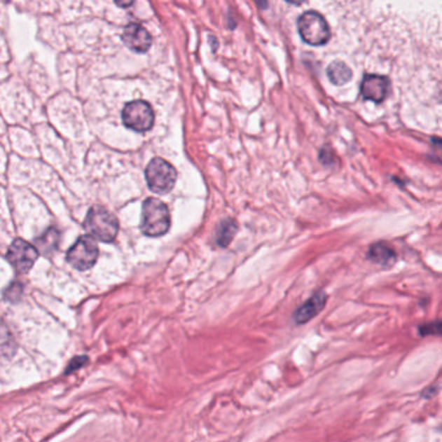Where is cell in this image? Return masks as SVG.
I'll return each mask as SVG.
<instances>
[{"label":"cell","mask_w":442,"mask_h":442,"mask_svg":"<svg viewBox=\"0 0 442 442\" xmlns=\"http://www.w3.org/2000/svg\"><path fill=\"white\" fill-rule=\"evenodd\" d=\"M172 225L170 212L161 200L149 198L141 209V233L149 237L165 235Z\"/></svg>","instance_id":"obj_1"},{"label":"cell","mask_w":442,"mask_h":442,"mask_svg":"<svg viewBox=\"0 0 442 442\" xmlns=\"http://www.w3.org/2000/svg\"><path fill=\"white\" fill-rule=\"evenodd\" d=\"M83 226L92 237L104 243L113 242L120 230L118 219L112 212L103 207H92L90 209Z\"/></svg>","instance_id":"obj_2"},{"label":"cell","mask_w":442,"mask_h":442,"mask_svg":"<svg viewBox=\"0 0 442 442\" xmlns=\"http://www.w3.org/2000/svg\"><path fill=\"white\" fill-rule=\"evenodd\" d=\"M298 33L305 43L323 46L330 41V27L321 13L309 11L303 13L297 21Z\"/></svg>","instance_id":"obj_3"},{"label":"cell","mask_w":442,"mask_h":442,"mask_svg":"<svg viewBox=\"0 0 442 442\" xmlns=\"http://www.w3.org/2000/svg\"><path fill=\"white\" fill-rule=\"evenodd\" d=\"M146 179L151 191L164 195L173 190L177 182V170L165 160L156 157L148 164Z\"/></svg>","instance_id":"obj_4"},{"label":"cell","mask_w":442,"mask_h":442,"mask_svg":"<svg viewBox=\"0 0 442 442\" xmlns=\"http://www.w3.org/2000/svg\"><path fill=\"white\" fill-rule=\"evenodd\" d=\"M99 258V245L91 235L81 236L67 253V261L76 270L87 271L94 268Z\"/></svg>","instance_id":"obj_5"},{"label":"cell","mask_w":442,"mask_h":442,"mask_svg":"<svg viewBox=\"0 0 442 442\" xmlns=\"http://www.w3.org/2000/svg\"><path fill=\"white\" fill-rule=\"evenodd\" d=\"M122 122L130 130L146 132L153 127L155 113L147 102L135 100L125 105L122 111Z\"/></svg>","instance_id":"obj_6"},{"label":"cell","mask_w":442,"mask_h":442,"mask_svg":"<svg viewBox=\"0 0 442 442\" xmlns=\"http://www.w3.org/2000/svg\"><path fill=\"white\" fill-rule=\"evenodd\" d=\"M39 253L24 239H16L7 251V260L18 274H27L34 266Z\"/></svg>","instance_id":"obj_7"},{"label":"cell","mask_w":442,"mask_h":442,"mask_svg":"<svg viewBox=\"0 0 442 442\" xmlns=\"http://www.w3.org/2000/svg\"><path fill=\"white\" fill-rule=\"evenodd\" d=\"M122 41L131 51L146 53L152 46V35L149 34L146 27L137 22H132L123 29Z\"/></svg>","instance_id":"obj_8"},{"label":"cell","mask_w":442,"mask_h":442,"mask_svg":"<svg viewBox=\"0 0 442 442\" xmlns=\"http://www.w3.org/2000/svg\"><path fill=\"white\" fill-rule=\"evenodd\" d=\"M389 92V81L384 76L367 74L361 85V95L373 103H382Z\"/></svg>","instance_id":"obj_9"},{"label":"cell","mask_w":442,"mask_h":442,"mask_svg":"<svg viewBox=\"0 0 442 442\" xmlns=\"http://www.w3.org/2000/svg\"><path fill=\"white\" fill-rule=\"evenodd\" d=\"M329 297L326 295V292L318 291L314 295L301 305L295 312H293V321L296 324L301 326L308 322L314 319L319 312L324 309V306L327 304Z\"/></svg>","instance_id":"obj_10"},{"label":"cell","mask_w":442,"mask_h":442,"mask_svg":"<svg viewBox=\"0 0 442 442\" xmlns=\"http://www.w3.org/2000/svg\"><path fill=\"white\" fill-rule=\"evenodd\" d=\"M367 257L370 258V261L384 268H389L397 261V256L394 251L382 243L373 244L368 251Z\"/></svg>","instance_id":"obj_11"},{"label":"cell","mask_w":442,"mask_h":442,"mask_svg":"<svg viewBox=\"0 0 442 442\" xmlns=\"http://www.w3.org/2000/svg\"><path fill=\"white\" fill-rule=\"evenodd\" d=\"M237 222L234 219H225L222 221L216 228V234H214V239H216V243L221 247V248H226L228 247L233 239L235 237V235L237 233Z\"/></svg>","instance_id":"obj_12"},{"label":"cell","mask_w":442,"mask_h":442,"mask_svg":"<svg viewBox=\"0 0 442 442\" xmlns=\"http://www.w3.org/2000/svg\"><path fill=\"white\" fill-rule=\"evenodd\" d=\"M327 76L333 85L343 86L352 79L353 73L347 64H344L343 61H333L327 68Z\"/></svg>","instance_id":"obj_13"},{"label":"cell","mask_w":442,"mask_h":442,"mask_svg":"<svg viewBox=\"0 0 442 442\" xmlns=\"http://www.w3.org/2000/svg\"><path fill=\"white\" fill-rule=\"evenodd\" d=\"M59 242H60V233L56 228L50 227L42 236L36 239V245H38V249L43 254L50 256L53 254V251L57 249Z\"/></svg>","instance_id":"obj_14"},{"label":"cell","mask_w":442,"mask_h":442,"mask_svg":"<svg viewBox=\"0 0 442 442\" xmlns=\"http://www.w3.org/2000/svg\"><path fill=\"white\" fill-rule=\"evenodd\" d=\"M417 332L423 338L425 336H442V319L419 324Z\"/></svg>","instance_id":"obj_15"},{"label":"cell","mask_w":442,"mask_h":442,"mask_svg":"<svg viewBox=\"0 0 442 442\" xmlns=\"http://www.w3.org/2000/svg\"><path fill=\"white\" fill-rule=\"evenodd\" d=\"M87 364H88V357L87 356H79L73 358V359L70 361L69 364H68V367H67L65 375H69V373L78 371L79 368H82V367L86 366Z\"/></svg>","instance_id":"obj_16"},{"label":"cell","mask_w":442,"mask_h":442,"mask_svg":"<svg viewBox=\"0 0 442 442\" xmlns=\"http://www.w3.org/2000/svg\"><path fill=\"white\" fill-rule=\"evenodd\" d=\"M117 6H120V7H129V6H132V1H130V3H117Z\"/></svg>","instance_id":"obj_17"},{"label":"cell","mask_w":442,"mask_h":442,"mask_svg":"<svg viewBox=\"0 0 442 442\" xmlns=\"http://www.w3.org/2000/svg\"><path fill=\"white\" fill-rule=\"evenodd\" d=\"M434 143H436V144H437V147L442 148L441 139H434Z\"/></svg>","instance_id":"obj_18"}]
</instances>
